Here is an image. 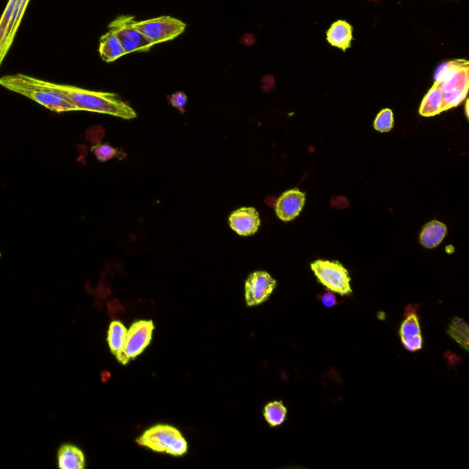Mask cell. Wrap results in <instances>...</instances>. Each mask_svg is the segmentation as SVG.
<instances>
[{
	"instance_id": "obj_1",
	"label": "cell",
	"mask_w": 469,
	"mask_h": 469,
	"mask_svg": "<svg viewBox=\"0 0 469 469\" xmlns=\"http://www.w3.org/2000/svg\"><path fill=\"white\" fill-rule=\"evenodd\" d=\"M52 85L73 105L76 111L107 114L124 119H133L137 117L133 109L114 93L90 91L54 83Z\"/></svg>"
},
{
	"instance_id": "obj_2",
	"label": "cell",
	"mask_w": 469,
	"mask_h": 469,
	"mask_svg": "<svg viewBox=\"0 0 469 469\" xmlns=\"http://www.w3.org/2000/svg\"><path fill=\"white\" fill-rule=\"evenodd\" d=\"M0 85L23 95L54 112L76 111L69 101L54 88L52 83L16 73L0 78Z\"/></svg>"
},
{
	"instance_id": "obj_3",
	"label": "cell",
	"mask_w": 469,
	"mask_h": 469,
	"mask_svg": "<svg viewBox=\"0 0 469 469\" xmlns=\"http://www.w3.org/2000/svg\"><path fill=\"white\" fill-rule=\"evenodd\" d=\"M436 81L443 92L444 111L458 107L467 97L469 86V64L456 60L444 64L438 71Z\"/></svg>"
},
{
	"instance_id": "obj_4",
	"label": "cell",
	"mask_w": 469,
	"mask_h": 469,
	"mask_svg": "<svg viewBox=\"0 0 469 469\" xmlns=\"http://www.w3.org/2000/svg\"><path fill=\"white\" fill-rule=\"evenodd\" d=\"M140 446L154 452L183 456L188 451L186 439L177 428L168 425H156L136 439Z\"/></svg>"
},
{
	"instance_id": "obj_5",
	"label": "cell",
	"mask_w": 469,
	"mask_h": 469,
	"mask_svg": "<svg viewBox=\"0 0 469 469\" xmlns=\"http://www.w3.org/2000/svg\"><path fill=\"white\" fill-rule=\"evenodd\" d=\"M314 275L329 291L341 296L350 295L351 278L348 271L338 261L319 260L311 264Z\"/></svg>"
},
{
	"instance_id": "obj_6",
	"label": "cell",
	"mask_w": 469,
	"mask_h": 469,
	"mask_svg": "<svg viewBox=\"0 0 469 469\" xmlns=\"http://www.w3.org/2000/svg\"><path fill=\"white\" fill-rule=\"evenodd\" d=\"M134 26L154 45L172 41L186 29V24L183 21L170 16L135 21Z\"/></svg>"
},
{
	"instance_id": "obj_7",
	"label": "cell",
	"mask_w": 469,
	"mask_h": 469,
	"mask_svg": "<svg viewBox=\"0 0 469 469\" xmlns=\"http://www.w3.org/2000/svg\"><path fill=\"white\" fill-rule=\"evenodd\" d=\"M135 18L120 15L109 25L111 32L115 33L121 43L125 54L150 51L154 44L134 26Z\"/></svg>"
},
{
	"instance_id": "obj_8",
	"label": "cell",
	"mask_w": 469,
	"mask_h": 469,
	"mask_svg": "<svg viewBox=\"0 0 469 469\" xmlns=\"http://www.w3.org/2000/svg\"><path fill=\"white\" fill-rule=\"evenodd\" d=\"M155 326L151 320H138L132 323L126 333L124 348L116 357L122 365L140 356L149 347Z\"/></svg>"
},
{
	"instance_id": "obj_9",
	"label": "cell",
	"mask_w": 469,
	"mask_h": 469,
	"mask_svg": "<svg viewBox=\"0 0 469 469\" xmlns=\"http://www.w3.org/2000/svg\"><path fill=\"white\" fill-rule=\"evenodd\" d=\"M30 0H9L0 18V66L14 42Z\"/></svg>"
},
{
	"instance_id": "obj_10",
	"label": "cell",
	"mask_w": 469,
	"mask_h": 469,
	"mask_svg": "<svg viewBox=\"0 0 469 469\" xmlns=\"http://www.w3.org/2000/svg\"><path fill=\"white\" fill-rule=\"evenodd\" d=\"M277 282L266 271H255L248 277L245 283V300L248 307L263 304L266 302L274 289Z\"/></svg>"
},
{
	"instance_id": "obj_11",
	"label": "cell",
	"mask_w": 469,
	"mask_h": 469,
	"mask_svg": "<svg viewBox=\"0 0 469 469\" xmlns=\"http://www.w3.org/2000/svg\"><path fill=\"white\" fill-rule=\"evenodd\" d=\"M228 224L239 236L249 237L257 233L261 227L260 214L254 208H242L230 215Z\"/></svg>"
},
{
	"instance_id": "obj_12",
	"label": "cell",
	"mask_w": 469,
	"mask_h": 469,
	"mask_svg": "<svg viewBox=\"0 0 469 469\" xmlns=\"http://www.w3.org/2000/svg\"><path fill=\"white\" fill-rule=\"evenodd\" d=\"M305 203V194L295 188L287 191L277 200L275 211L280 220L289 222L300 215Z\"/></svg>"
},
{
	"instance_id": "obj_13",
	"label": "cell",
	"mask_w": 469,
	"mask_h": 469,
	"mask_svg": "<svg viewBox=\"0 0 469 469\" xmlns=\"http://www.w3.org/2000/svg\"><path fill=\"white\" fill-rule=\"evenodd\" d=\"M353 39V27L345 20L336 21L326 32L329 44L344 52L350 48Z\"/></svg>"
},
{
	"instance_id": "obj_14",
	"label": "cell",
	"mask_w": 469,
	"mask_h": 469,
	"mask_svg": "<svg viewBox=\"0 0 469 469\" xmlns=\"http://www.w3.org/2000/svg\"><path fill=\"white\" fill-rule=\"evenodd\" d=\"M58 467L61 469H83L85 468L84 453L73 444H64L58 450Z\"/></svg>"
},
{
	"instance_id": "obj_15",
	"label": "cell",
	"mask_w": 469,
	"mask_h": 469,
	"mask_svg": "<svg viewBox=\"0 0 469 469\" xmlns=\"http://www.w3.org/2000/svg\"><path fill=\"white\" fill-rule=\"evenodd\" d=\"M442 112H444L443 92L439 82L436 81L422 100L419 113L422 117H434Z\"/></svg>"
},
{
	"instance_id": "obj_16",
	"label": "cell",
	"mask_w": 469,
	"mask_h": 469,
	"mask_svg": "<svg viewBox=\"0 0 469 469\" xmlns=\"http://www.w3.org/2000/svg\"><path fill=\"white\" fill-rule=\"evenodd\" d=\"M98 51L102 60L106 63H112L126 55L119 40L111 30L101 37Z\"/></svg>"
},
{
	"instance_id": "obj_17",
	"label": "cell",
	"mask_w": 469,
	"mask_h": 469,
	"mask_svg": "<svg viewBox=\"0 0 469 469\" xmlns=\"http://www.w3.org/2000/svg\"><path fill=\"white\" fill-rule=\"evenodd\" d=\"M447 233V227L442 222L433 220L422 227L420 234V243L425 248L434 249L442 243Z\"/></svg>"
},
{
	"instance_id": "obj_18",
	"label": "cell",
	"mask_w": 469,
	"mask_h": 469,
	"mask_svg": "<svg viewBox=\"0 0 469 469\" xmlns=\"http://www.w3.org/2000/svg\"><path fill=\"white\" fill-rule=\"evenodd\" d=\"M126 333L128 329L120 321H113L110 323L109 332H107V344L110 351L116 357L119 356L124 348Z\"/></svg>"
},
{
	"instance_id": "obj_19",
	"label": "cell",
	"mask_w": 469,
	"mask_h": 469,
	"mask_svg": "<svg viewBox=\"0 0 469 469\" xmlns=\"http://www.w3.org/2000/svg\"><path fill=\"white\" fill-rule=\"evenodd\" d=\"M446 333L456 343L461 345L462 348L469 351V326L464 319L459 317L453 319Z\"/></svg>"
},
{
	"instance_id": "obj_20",
	"label": "cell",
	"mask_w": 469,
	"mask_h": 469,
	"mask_svg": "<svg viewBox=\"0 0 469 469\" xmlns=\"http://www.w3.org/2000/svg\"><path fill=\"white\" fill-rule=\"evenodd\" d=\"M265 420L271 427H277L285 422L287 409L283 402H273L268 403L263 410Z\"/></svg>"
},
{
	"instance_id": "obj_21",
	"label": "cell",
	"mask_w": 469,
	"mask_h": 469,
	"mask_svg": "<svg viewBox=\"0 0 469 469\" xmlns=\"http://www.w3.org/2000/svg\"><path fill=\"white\" fill-rule=\"evenodd\" d=\"M421 334V326L417 314L413 313L406 316L400 328V338L402 342L412 340V339L420 338Z\"/></svg>"
},
{
	"instance_id": "obj_22",
	"label": "cell",
	"mask_w": 469,
	"mask_h": 469,
	"mask_svg": "<svg viewBox=\"0 0 469 469\" xmlns=\"http://www.w3.org/2000/svg\"><path fill=\"white\" fill-rule=\"evenodd\" d=\"M393 112L390 109L381 110L374 120V129L379 132H388L393 128Z\"/></svg>"
},
{
	"instance_id": "obj_23",
	"label": "cell",
	"mask_w": 469,
	"mask_h": 469,
	"mask_svg": "<svg viewBox=\"0 0 469 469\" xmlns=\"http://www.w3.org/2000/svg\"><path fill=\"white\" fill-rule=\"evenodd\" d=\"M91 150L101 162H107V160L114 158L117 154V150L107 143H98L92 147Z\"/></svg>"
},
{
	"instance_id": "obj_24",
	"label": "cell",
	"mask_w": 469,
	"mask_h": 469,
	"mask_svg": "<svg viewBox=\"0 0 469 469\" xmlns=\"http://www.w3.org/2000/svg\"><path fill=\"white\" fill-rule=\"evenodd\" d=\"M169 102L175 109L180 110L182 113H184V107L188 102L187 95L184 92H176L174 94L170 95Z\"/></svg>"
},
{
	"instance_id": "obj_25",
	"label": "cell",
	"mask_w": 469,
	"mask_h": 469,
	"mask_svg": "<svg viewBox=\"0 0 469 469\" xmlns=\"http://www.w3.org/2000/svg\"><path fill=\"white\" fill-rule=\"evenodd\" d=\"M321 302H322L323 307H326V308H332L338 304L336 295H334V292L331 291L326 292L325 295L322 296V298H321Z\"/></svg>"
},
{
	"instance_id": "obj_26",
	"label": "cell",
	"mask_w": 469,
	"mask_h": 469,
	"mask_svg": "<svg viewBox=\"0 0 469 469\" xmlns=\"http://www.w3.org/2000/svg\"><path fill=\"white\" fill-rule=\"evenodd\" d=\"M465 114H467V117H468V100L465 101Z\"/></svg>"
}]
</instances>
